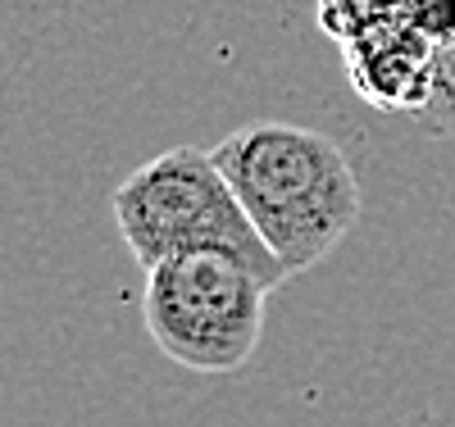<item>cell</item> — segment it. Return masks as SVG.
<instances>
[{"label":"cell","instance_id":"cell-1","mask_svg":"<svg viewBox=\"0 0 455 427\" xmlns=\"http://www.w3.org/2000/svg\"><path fill=\"white\" fill-rule=\"evenodd\" d=\"M210 150L291 278L315 268L360 223V178L341 146L315 128L251 123Z\"/></svg>","mask_w":455,"mask_h":427},{"label":"cell","instance_id":"cell-2","mask_svg":"<svg viewBox=\"0 0 455 427\" xmlns=\"http://www.w3.org/2000/svg\"><path fill=\"white\" fill-rule=\"evenodd\" d=\"M114 223L141 268L187 250H223L259 268L274 287L291 278L223 178L214 150L201 146H173L132 169L114 191Z\"/></svg>","mask_w":455,"mask_h":427},{"label":"cell","instance_id":"cell-3","mask_svg":"<svg viewBox=\"0 0 455 427\" xmlns=\"http://www.w3.org/2000/svg\"><path fill=\"white\" fill-rule=\"evenodd\" d=\"M274 291L278 287L237 255H169L146 268V336L164 360L192 373H237L259 351Z\"/></svg>","mask_w":455,"mask_h":427},{"label":"cell","instance_id":"cell-4","mask_svg":"<svg viewBox=\"0 0 455 427\" xmlns=\"http://www.w3.org/2000/svg\"><path fill=\"white\" fill-rule=\"evenodd\" d=\"M433 55L437 46L410 19H392L341 46V64H347L355 96L373 109L405 114V119L428 100Z\"/></svg>","mask_w":455,"mask_h":427},{"label":"cell","instance_id":"cell-5","mask_svg":"<svg viewBox=\"0 0 455 427\" xmlns=\"http://www.w3.org/2000/svg\"><path fill=\"white\" fill-rule=\"evenodd\" d=\"M315 19L328 42L347 46L392 19H405V0H315Z\"/></svg>","mask_w":455,"mask_h":427},{"label":"cell","instance_id":"cell-6","mask_svg":"<svg viewBox=\"0 0 455 427\" xmlns=\"http://www.w3.org/2000/svg\"><path fill=\"white\" fill-rule=\"evenodd\" d=\"M410 123L419 137H455V42L437 46L428 100L410 114Z\"/></svg>","mask_w":455,"mask_h":427},{"label":"cell","instance_id":"cell-7","mask_svg":"<svg viewBox=\"0 0 455 427\" xmlns=\"http://www.w3.org/2000/svg\"><path fill=\"white\" fill-rule=\"evenodd\" d=\"M405 19L419 28L433 46L455 42V0H405Z\"/></svg>","mask_w":455,"mask_h":427}]
</instances>
